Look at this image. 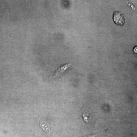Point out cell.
Here are the masks:
<instances>
[{
  "label": "cell",
  "instance_id": "cell-1",
  "mask_svg": "<svg viewBox=\"0 0 137 137\" xmlns=\"http://www.w3.org/2000/svg\"><path fill=\"white\" fill-rule=\"evenodd\" d=\"M83 116L85 122L92 126H95V120L88 109L85 108L83 110Z\"/></svg>",
  "mask_w": 137,
  "mask_h": 137
},
{
  "label": "cell",
  "instance_id": "cell-2",
  "mask_svg": "<svg viewBox=\"0 0 137 137\" xmlns=\"http://www.w3.org/2000/svg\"><path fill=\"white\" fill-rule=\"evenodd\" d=\"M113 19L114 22L118 25L122 26L125 23L124 18L121 12H115L114 14Z\"/></svg>",
  "mask_w": 137,
  "mask_h": 137
},
{
  "label": "cell",
  "instance_id": "cell-3",
  "mask_svg": "<svg viewBox=\"0 0 137 137\" xmlns=\"http://www.w3.org/2000/svg\"><path fill=\"white\" fill-rule=\"evenodd\" d=\"M71 64H66L60 67L57 70L54 74V77H59L62 76L71 68Z\"/></svg>",
  "mask_w": 137,
  "mask_h": 137
},
{
  "label": "cell",
  "instance_id": "cell-4",
  "mask_svg": "<svg viewBox=\"0 0 137 137\" xmlns=\"http://www.w3.org/2000/svg\"><path fill=\"white\" fill-rule=\"evenodd\" d=\"M39 125H40L41 127L44 130L48 133H50V126L46 121L44 120H40L39 121Z\"/></svg>",
  "mask_w": 137,
  "mask_h": 137
},
{
  "label": "cell",
  "instance_id": "cell-5",
  "mask_svg": "<svg viewBox=\"0 0 137 137\" xmlns=\"http://www.w3.org/2000/svg\"><path fill=\"white\" fill-rule=\"evenodd\" d=\"M102 132L94 134L85 136L83 137H100L102 136Z\"/></svg>",
  "mask_w": 137,
  "mask_h": 137
}]
</instances>
